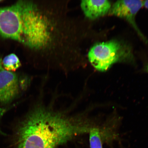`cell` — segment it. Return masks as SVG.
<instances>
[{"mask_svg":"<svg viewBox=\"0 0 148 148\" xmlns=\"http://www.w3.org/2000/svg\"><path fill=\"white\" fill-rule=\"evenodd\" d=\"M91 127L80 120L42 108L36 109L16 130L12 148H55Z\"/></svg>","mask_w":148,"mask_h":148,"instance_id":"obj_1","label":"cell"},{"mask_svg":"<svg viewBox=\"0 0 148 148\" xmlns=\"http://www.w3.org/2000/svg\"><path fill=\"white\" fill-rule=\"evenodd\" d=\"M17 3L23 22L21 43L31 48L45 46L49 38L48 22L38 12L36 5L26 1Z\"/></svg>","mask_w":148,"mask_h":148,"instance_id":"obj_2","label":"cell"},{"mask_svg":"<svg viewBox=\"0 0 148 148\" xmlns=\"http://www.w3.org/2000/svg\"><path fill=\"white\" fill-rule=\"evenodd\" d=\"M127 48L116 40L99 42L90 49L88 58L93 67L99 71L105 72L116 63L126 60L131 56Z\"/></svg>","mask_w":148,"mask_h":148,"instance_id":"obj_3","label":"cell"},{"mask_svg":"<svg viewBox=\"0 0 148 148\" xmlns=\"http://www.w3.org/2000/svg\"><path fill=\"white\" fill-rule=\"evenodd\" d=\"M0 36L22 42L23 22L17 3L0 8Z\"/></svg>","mask_w":148,"mask_h":148,"instance_id":"obj_4","label":"cell"},{"mask_svg":"<svg viewBox=\"0 0 148 148\" xmlns=\"http://www.w3.org/2000/svg\"><path fill=\"white\" fill-rule=\"evenodd\" d=\"M143 6V1L140 0L118 1L111 7L109 12L110 15L124 18L132 25L138 34L146 40L139 29L135 21V17L138 11Z\"/></svg>","mask_w":148,"mask_h":148,"instance_id":"obj_5","label":"cell"},{"mask_svg":"<svg viewBox=\"0 0 148 148\" xmlns=\"http://www.w3.org/2000/svg\"><path fill=\"white\" fill-rule=\"evenodd\" d=\"M0 58V103H7L14 99L18 92L17 75L3 67Z\"/></svg>","mask_w":148,"mask_h":148,"instance_id":"obj_6","label":"cell"},{"mask_svg":"<svg viewBox=\"0 0 148 148\" xmlns=\"http://www.w3.org/2000/svg\"><path fill=\"white\" fill-rule=\"evenodd\" d=\"M81 6L85 16L92 20L105 16L112 7L110 1L107 0L82 1Z\"/></svg>","mask_w":148,"mask_h":148,"instance_id":"obj_7","label":"cell"},{"mask_svg":"<svg viewBox=\"0 0 148 148\" xmlns=\"http://www.w3.org/2000/svg\"><path fill=\"white\" fill-rule=\"evenodd\" d=\"M1 63L5 70L12 72L16 71L21 65L19 58L14 53H11L5 57L2 60Z\"/></svg>","mask_w":148,"mask_h":148,"instance_id":"obj_8","label":"cell"},{"mask_svg":"<svg viewBox=\"0 0 148 148\" xmlns=\"http://www.w3.org/2000/svg\"><path fill=\"white\" fill-rule=\"evenodd\" d=\"M90 148H103L101 131L99 129L93 127L89 132Z\"/></svg>","mask_w":148,"mask_h":148,"instance_id":"obj_9","label":"cell"},{"mask_svg":"<svg viewBox=\"0 0 148 148\" xmlns=\"http://www.w3.org/2000/svg\"><path fill=\"white\" fill-rule=\"evenodd\" d=\"M7 110L6 108H0V118L3 116L5 112H6ZM0 134L3 135V133L2 132L0 129Z\"/></svg>","mask_w":148,"mask_h":148,"instance_id":"obj_10","label":"cell"},{"mask_svg":"<svg viewBox=\"0 0 148 148\" xmlns=\"http://www.w3.org/2000/svg\"><path fill=\"white\" fill-rule=\"evenodd\" d=\"M143 6L148 9V1H143Z\"/></svg>","mask_w":148,"mask_h":148,"instance_id":"obj_11","label":"cell"},{"mask_svg":"<svg viewBox=\"0 0 148 148\" xmlns=\"http://www.w3.org/2000/svg\"><path fill=\"white\" fill-rule=\"evenodd\" d=\"M146 71L148 73V63L146 67Z\"/></svg>","mask_w":148,"mask_h":148,"instance_id":"obj_12","label":"cell"},{"mask_svg":"<svg viewBox=\"0 0 148 148\" xmlns=\"http://www.w3.org/2000/svg\"><path fill=\"white\" fill-rule=\"evenodd\" d=\"M2 0H0V2H1L2 1Z\"/></svg>","mask_w":148,"mask_h":148,"instance_id":"obj_13","label":"cell"}]
</instances>
